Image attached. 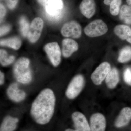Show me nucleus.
Masks as SVG:
<instances>
[{
  "instance_id": "f257e3e1",
  "label": "nucleus",
  "mask_w": 131,
  "mask_h": 131,
  "mask_svg": "<svg viewBox=\"0 0 131 131\" xmlns=\"http://www.w3.org/2000/svg\"><path fill=\"white\" fill-rule=\"evenodd\" d=\"M56 98L54 92L45 89L38 95L32 104L31 116L36 123L43 125L50 122L53 117Z\"/></svg>"
},
{
  "instance_id": "f03ea898",
  "label": "nucleus",
  "mask_w": 131,
  "mask_h": 131,
  "mask_svg": "<svg viewBox=\"0 0 131 131\" xmlns=\"http://www.w3.org/2000/svg\"><path fill=\"white\" fill-rule=\"evenodd\" d=\"M30 62L25 57L19 58L15 64L13 74L17 81L24 84H28L32 80V75L30 67Z\"/></svg>"
},
{
  "instance_id": "7ed1b4c3",
  "label": "nucleus",
  "mask_w": 131,
  "mask_h": 131,
  "mask_svg": "<svg viewBox=\"0 0 131 131\" xmlns=\"http://www.w3.org/2000/svg\"><path fill=\"white\" fill-rule=\"evenodd\" d=\"M108 30L106 24L101 19H97L90 22L85 27L84 32L90 37H96L102 36Z\"/></svg>"
},
{
  "instance_id": "20e7f679",
  "label": "nucleus",
  "mask_w": 131,
  "mask_h": 131,
  "mask_svg": "<svg viewBox=\"0 0 131 131\" xmlns=\"http://www.w3.org/2000/svg\"><path fill=\"white\" fill-rule=\"evenodd\" d=\"M85 84L84 78L81 75H78L73 78L68 85L66 95L69 99L77 97L83 89Z\"/></svg>"
},
{
  "instance_id": "39448f33",
  "label": "nucleus",
  "mask_w": 131,
  "mask_h": 131,
  "mask_svg": "<svg viewBox=\"0 0 131 131\" xmlns=\"http://www.w3.org/2000/svg\"><path fill=\"white\" fill-rule=\"evenodd\" d=\"M45 51L52 65L57 67L61 61V49L57 42L49 43L45 46Z\"/></svg>"
},
{
  "instance_id": "423d86ee",
  "label": "nucleus",
  "mask_w": 131,
  "mask_h": 131,
  "mask_svg": "<svg viewBox=\"0 0 131 131\" xmlns=\"http://www.w3.org/2000/svg\"><path fill=\"white\" fill-rule=\"evenodd\" d=\"M62 35L66 37L79 38L82 34V28L77 21H71L65 23L61 30Z\"/></svg>"
},
{
  "instance_id": "0eeeda50",
  "label": "nucleus",
  "mask_w": 131,
  "mask_h": 131,
  "mask_svg": "<svg viewBox=\"0 0 131 131\" xmlns=\"http://www.w3.org/2000/svg\"><path fill=\"white\" fill-rule=\"evenodd\" d=\"M111 69L110 64L107 62L101 63L91 74V80L94 84L96 85H101L103 80L106 79Z\"/></svg>"
},
{
  "instance_id": "6e6552de",
  "label": "nucleus",
  "mask_w": 131,
  "mask_h": 131,
  "mask_svg": "<svg viewBox=\"0 0 131 131\" xmlns=\"http://www.w3.org/2000/svg\"><path fill=\"white\" fill-rule=\"evenodd\" d=\"M44 26V22L41 18H35L31 23L28 30L27 38L32 43L37 42L40 38Z\"/></svg>"
},
{
  "instance_id": "1a4fd4ad",
  "label": "nucleus",
  "mask_w": 131,
  "mask_h": 131,
  "mask_svg": "<svg viewBox=\"0 0 131 131\" xmlns=\"http://www.w3.org/2000/svg\"><path fill=\"white\" fill-rule=\"evenodd\" d=\"M71 117L75 130L78 131H91L90 126L86 118L82 113L75 112Z\"/></svg>"
},
{
  "instance_id": "9d476101",
  "label": "nucleus",
  "mask_w": 131,
  "mask_h": 131,
  "mask_svg": "<svg viewBox=\"0 0 131 131\" xmlns=\"http://www.w3.org/2000/svg\"><path fill=\"white\" fill-rule=\"evenodd\" d=\"M106 120L105 116L100 113H96L91 115L90 119L91 131H105Z\"/></svg>"
},
{
  "instance_id": "9b49d317",
  "label": "nucleus",
  "mask_w": 131,
  "mask_h": 131,
  "mask_svg": "<svg viewBox=\"0 0 131 131\" xmlns=\"http://www.w3.org/2000/svg\"><path fill=\"white\" fill-rule=\"evenodd\" d=\"M7 93L10 100L17 102L24 100L26 96L25 92L19 89L16 83H12L8 88Z\"/></svg>"
},
{
  "instance_id": "f8f14e48",
  "label": "nucleus",
  "mask_w": 131,
  "mask_h": 131,
  "mask_svg": "<svg viewBox=\"0 0 131 131\" xmlns=\"http://www.w3.org/2000/svg\"><path fill=\"white\" fill-rule=\"evenodd\" d=\"M82 14L88 19L91 18L95 14L96 5L94 0H82L80 6Z\"/></svg>"
},
{
  "instance_id": "ddd939ff",
  "label": "nucleus",
  "mask_w": 131,
  "mask_h": 131,
  "mask_svg": "<svg viewBox=\"0 0 131 131\" xmlns=\"http://www.w3.org/2000/svg\"><path fill=\"white\" fill-rule=\"evenodd\" d=\"M131 120V108L126 107L122 108L117 117L115 126L117 128L123 127L128 125Z\"/></svg>"
},
{
  "instance_id": "4468645a",
  "label": "nucleus",
  "mask_w": 131,
  "mask_h": 131,
  "mask_svg": "<svg viewBox=\"0 0 131 131\" xmlns=\"http://www.w3.org/2000/svg\"><path fill=\"white\" fill-rule=\"evenodd\" d=\"M62 53L65 58L71 56L78 50V45L75 40L70 38L63 39L62 42Z\"/></svg>"
},
{
  "instance_id": "2eb2a0df",
  "label": "nucleus",
  "mask_w": 131,
  "mask_h": 131,
  "mask_svg": "<svg viewBox=\"0 0 131 131\" xmlns=\"http://www.w3.org/2000/svg\"><path fill=\"white\" fill-rule=\"evenodd\" d=\"M114 33L121 39L126 40L131 44V28L129 26L120 25L115 27Z\"/></svg>"
},
{
  "instance_id": "dca6fc26",
  "label": "nucleus",
  "mask_w": 131,
  "mask_h": 131,
  "mask_svg": "<svg viewBox=\"0 0 131 131\" xmlns=\"http://www.w3.org/2000/svg\"><path fill=\"white\" fill-rule=\"evenodd\" d=\"M119 81V73L116 68L111 69L105 79L107 86L110 89H113L117 86Z\"/></svg>"
},
{
  "instance_id": "f3484780",
  "label": "nucleus",
  "mask_w": 131,
  "mask_h": 131,
  "mask_svg": "<svg viewBox=\"0 0 131 131\" xmlns=\"http://www.w3.org/2000/svg\"><path fill=\"white\" fill-rule=\"evenodd\" d=\"M19 119L17 118L8 116L3 121L0 131H14L17 127Z\"/></svg>"
},
{
  "instance_id": "a211bd4d",
  "label": "nucleus",
  "mask_w": 131,
  "mask_h": 131,
  "mask_svg": "<svg viewBox=\"0 0 131 131\" xmlns=\"http://www.w3.org/2000/svg\"><path fill=\"white\" fill-rule=\"evenodd\" d=\"M1 46L11 47L15 50L20 48L21 45V40L17 37H14L6 39H2L0 42Z\"/></svg>"
},
{
  "instance_id": "6ab92c4d",
  "label": "nucleus",
  "mask_w": 131,
  "mask_h": 131,
  "mask_svg": "<svg viewBox=\"0 0 131 131\" xmlns=\"http://www.w3.org/2000/svg\"><path fill=\"white\" fill-rule=\"evenodd\" d=\"M119 14V19L121 21L126 24H131V8L128 5H123Z\"/></svg>"
},
{
  "instance_id": "aec40b11",
  "label": "nucleus",
  "mask_w": 131,
  "mask_h": 131,
  "mask_svg": "<svg viewBox=\"0 0 131 131\" xmlns=\"http://www.w3.org/2000/svg\"><path fill=\"white\" fill-rule=\"evenodd\" d=\"M131 59V47L126 46L121 49L120 52L118 61L121 63L129 62Z\"/></svg>"
},
{
  "instance_id": "412c9836",
  "label": "nucleus",
  "mask_w": 131,
  "mask_h": 131,
  "mask_svg": "<svg viewBox=\"0 0 131 131\" xmlns=\"http://www.w3.org/2000/svg\"><path fill=\"white\" fill-rule=\"evenodd\" d=\"M15 59L14 56H9L5 50L1 49L0 50V62L3 66L10 65L13 62Z\"/></svg>"
},
{
  "instance_id": "4be33fe9",
  "label": "nucleus",
  "mask_w": 131,
  "mask_h": 131,
  "mask_svg": "<svg viewBox=\"0 0 131 131\" xmlns=\"http://www.w3.org/2000/svg\"><path fill=\"white\" fill-rule=\"evenodd\" d=\"M122 0H112L110 6V13L113 16H116L119 13Z\"/></svg>"
},
{
  "instance_id": "5701e85b",
  "label": "nucleus",
  "mask_w": 131,
  "mask_h": 131,
  "mask_svg": "<svg viewBox=\"0 0 131 131\" xmlns=\"http://www.w3.org/2000/svg\"><path fill=\"white\" fill-rule=\"evenodd\" d=\"M19 24L21 34L24 37H26L27 36L30 27L27 19L24 16H22L20 19Z\"/></svg>"
},
{
  "instance_id": "b1692460",
  "label": "nucleus",
  "mask_w": 131,
  "mask_h": 131,
  "mask_svg": "<svg viewBox=\"0 0 131 131\" xmlns=\"http://www.w3.org/2000/svg\"><path fill=\"white\" fill-rule=\"evenodd\" d=\"M124 80L127 84L131 86V68H126L124 72Z\"/></svg>"
},
{
  "instance_id": "393cba45",
  "label": "nucleus",
  "mask_w": 131,
  "mask_h": 131,
  "mask_svg": "<svg viewBox=\"0 0 131 131\" xmlns=\"http://www.w3.org/2000/svg\"><path fill=\"white\" fill-rule=\"evenodd\" d=\"M52 5L58 10H62L63 7V0H50Z\"/></svg>"
},
{
  "instance_id": "a878e982",
  "label": "nucleus",
  "mask_w": 131,
  "mask_h": 131,
  "mask_svg": "<svg viewBox=\"0 0 131 131\" xmlns=\"http://www.w3.org/2000/svg\"><path fill=\"white\" fill-rule=\"evenodd\" d=\"M19 0H6V3L9 9H13L16 7Z\"/></svg>"
},
{
  "instance_id": "bb28decb",
  "label": "nucleus",
  "mask_w": 131,
  "mask_h": 131,
  "mask_svg": "<svg viewBox=\"0 0 131 131\" xmlns=\"http://www.w3.org/2000/svg\"><path fill=\"white\" fill-rule=\"evenodd\" d=\"M11 28V26L9 25H5L1 27V32H0L1 36H3L7 33L10 30Z\"/></svg>"
},
{
  "instance_id": "cd10ccee",
  "label": "nucleus",
  "mask_w": 131,
  "mask_h": 131,
  "mask_svg": "<svg viewBox=\"0 0 131 131\" xmlns=\"http://www.w3.org/2000/svg\"><path fill=\"white\" fill-rule=\"evenodd\" d=\"M6 8L3 4L1 3L0 5V17H1V21L2 19L4 18L5 15H6Z\"/></svg>"
},
{
  "instance_id": "c85d7f7f",
  "label": "nucleus",
  "mask_w": 131,
  "mask_h": 131,
  "mask_svg": "<svg viewBox=\"0 0 131 131\" xmlns=\"http://www.w3.org/2000/svg\"><path fill=\"white\" fill-rule=\"evenodd\" d=\"M5 82V76L4 74L1 71L0 73V84L2 85Z\"/></svg>"
},
{
  "instance_id": "c756f323",
  "label": "nucleus",
  "mask_w": 131,
  "mask_h": 131,
  "mask_svg": "<svg viewBox=\"0 0 131 131\" xmlns=\"http://www.w3.org/2000/svg\"><path fill=\"white\" fill-rule=\"evenodd\" d=\"M50 0H37L38 2L44 7Z\"/></svg>"
},
{
  "instance_id": "7c9ffc66",
  "label": "nucleus",
  "mask_w": 131,
  "mask_h": 131,
  "mask_svg": "<svg viewBox=\"0 0 131 131\" xmlns=\"http://www.w3.org/2000/svg\"><path fill=\"white\" fill-rule=\"evenodd\" d=\"M112 0H104L103 3L104 4L107 6H110Z\"/></svg>"
},
{
  "instance_id": "2f4dec72",
  "label": "nucleus",
  "mask_w": 131,
  "mask_h": 131,
  "mask_svg": "<svg viewBox=\"0 0 131 131\" xmlns=\"http://www.w3.org/2000/svg\"><path fill=\"white\" fill-rule=\"evenodd\" d=\"M127 3L131 8V0H126Z\"/></svg>"
},
{
  "instance_id": "473e14b6",
  "label": "nucleus",
  "mask_w": 131,
  "mask_h": 131,
  "mask_svg": "<svg viewBox=\"0 0 131 131\" xmlns=\"http://www.w3.org/2000/svg\"><path fill=\"white\" fill-rule=\"evenodd\" d=\"M65 131H78L76 130H73V129H68L66 130Z\"/></svg>"
}]
</instances>
